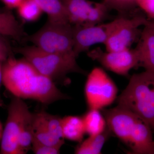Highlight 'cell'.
<instances>
[{
	"instance_id": "6da1fadb",
	"label": "cell",
	"mask_w": 154,
	"mask_h": 154,
	"mask_svg": "<svg viewBox=\"0 0 154 154\" xmlns=\"http://www.w3.org/2000/svg\"><path fill=\"white\" fill-rule=\"evenodd\" d=\"M3 84L15 97L44 105L69 99L52 80L42 74L27 60L16 58L13 54L3 63Z\"/></svg>"
},
{
	"instance_id": "7a4b0ae2",
	"label": "cell",
	"mask_w": 154,
	"mask_h": 154,
	"mask_svg": "<svg viewBox=\"0 0 154 154\" xmlns=\"http://www.w3.org/2000/svg\"><path fill=\"white\" fill-rule=\"evenodd\" d=\"M108 129L126 145L133 153L154 154L150 127L130 110L117 105L103 110Z\"/></svg>"
},
{
	"instance_id": "3957f363",
	"label": "cell",
	"mask_w": 154,
	"mask_h": 154,
	"mask_svg": "<svg viewBox=\"0 0 154 154\" xmlns=\"http://www.w3.org/2000/svg\"><path fill=\"white\" fill-rule=\"evenodd\" d=\"M117 101L118 106L138 116L154 131V72L145 70L133 75Z\"/></svg>"
},
{
	"instance_id": "277c9868",
	"label": "cell",
	"mask_w": 154,
	"mask_h": 154,
	"mask_svg": "<svg viewBox=\"0 0 154 154\" xmlns=\"http://www.w3.org/2000/svg\"><path fill=\"white\" fill-rule=\"evenodd\" d=\"M15 51L23 56L42 74L54 82L66 79L72 73L85 75L78 63L74 53H55L44 51L35 45L17 48Z\"/></svg>"
},
{
	"instance_id": "5b68a950",
	"label": "cell",
	"mask_w": 154,
	"mask_h": 154,
	"mask_svg": "<svg viewBox=\"0 0 154 154\" xmlns=\"http://www.w3.org/2000/svg\"><path fill=\"white\" fill-rule=\"evenodd\" d=\"M24 42H30L39 49L47 52H74L73 27L69 23H58L48 20L37 32L27 35Z\"/></svg>"
},
{
	"instance_id": "8992f818",
	"label": "cell",
	"mask_w": 154,
	"mask_h": 154,
	"mask_svg": "<svg viewBox=\"0 0 154 154\" xmlns=\"http://www.w3.org/2000/svg\"><path fill=\"white\" fill-rule=\"evenodd\" d=\"M85 92L89 109L101 110L117 99L118 89L104 70L96 67L88 75Z\"/></svg>"
},
{
	"instance_id": "52a82bcc",
	"label": "cell",
	"mask_w": 154,
	"mask_h": 154,
	"mask_svg": "<svg viewBox=\"0 0 154 154\" xmlns=\"http://www.w3.org/2000/svg\"><path fill=\"white\" fill-rule=\"evenodd\" d=\"M116 20L115 27L104 44L107 51H118L130 48L139 39L142 31L140 28L144 26L149 21L141 15L131 18L119 17Z\"/></svg>"
},
{
	"instance_id": "ba28073f",
	"label": "cell",
	"mask_w": 154,
	"mask_h": 154,
	"mask_svg": "<svg viewBox=\"0 0 154 154\" xmlns=\"http://www.w3.org/2000/svg\"><path fill=\"white\" fill-rule=\"evenodd\" d=\"M69 23L72 25L89 26L103 23L109 10L104 3L89 0H62Z\"/></svg>"
},
{
	"instance_id": "9c48e42d",
	"label": "cell",
	"mask_w": 154,
	"mask_h": 154,
	"mask_svg": "<svg viewBox=\"0 0 154 154\" xmlns=\"http://www.w3.org/2000/svg\"><path fill=\"white\" fill-rule=\"evenodd\" d=\"M88 55L91 59L99 62L104 68L124 76H128L131 70L139 64L138 54L135 48L105 51L97 47L88 51Z\"/></svg>"
},
{
	"instance_id": "30bf717a",
	"label": "cell",
	"mask_w": 154,
	"mask_h": 154,
	"mask_svg": "<svg viewBox=\"0 0 154 154\" xmlns=\"http://www.w3.org/2000/svg\"><path fill=\"white\" fill-rule=\"evenodd\" d=\"M27 104L14 96L9 105L5 126L1 141L0 154H22L19 145L22 114Z\"/></svg>"
},
{
	"instance_id": "8fae6325",
	"label": "cell",
	"mask_w": 154,
	"mask_h": 154,
	"mask_svg": "<svg viewBox=\"0 0 154 154\" xmlns=\"http://www.w3.org/2000/svg\"><path fill=\"white\" fill-rule=\"evenodd\" d=\"M116 23L111 22L96 25L73 27V52L77 57L82 53L89 51L90 48L97 44H105Z\"/></svg>"
},
{
	"instance_id": "7c38bea8",
	"label": "cell",
	"mask_w": 154,
	"mask_h": 154,
	"mask_svg": "<svg viewBox=\"0 0 154 154\" xmlns=\"http://www.w3.org/2000/svg\"><path fill=\"white\" fill-rule=\"evenodd\" d=\"M149 22L144 26L135 49L139 59V66L154 72V33Z\"/></svg>"
},
{
	"instance_id": "4fadbf2b",
	"label": "cell",
	"mask_w": 154,
	"mask_h": 154,
	"mask_svg": "<svg viewBox=\"0 0 154 154\" xmlns=\"http://www.w3.org/2000/svg\"><path fill=\"white\" fill-rule=\"evenodd\" d=\"M26 36L22 25L11 10L6 8L0 11V37H10L24 42Z\"/></svg>"
},
{
	"instance_id": "5bb4252c",
	"label": "cell",
	"mask_w": 154,
	"mask_h": 154,
	"mask_svg": "<svg viewBox=\"0 0 154 154\" xmlns=\"http://www.w3.org/2000/svg\"><path fill=\"white\" fill-rule=\"evenodd\" d=\"M63 134L65 139L81 143L86 134L82 117L68 116L61 119Z\"/></svg>"
},
{
	"instance_id": "9a60e30c",
	"label": "cell",
	"mask_w": 154,
	"mask_h": 154,
	"mask_svg": "<svg viewBox=\"0 0 154 154\" xmlns=\"http://www.w3.org/2000/svg\"><path fill=\"white\" fill-rule=\"evenodd\" d=\"M33 137V113L26 105L22 114L19 138V147L22 154L27 153L31 149Z\"/></svg>"
},
{
	"instance_id": "2e32d148",
	"label": "cell",
	"mask_w": 154,
	"mask_h": 154,
	"mask_svg": "<svg viewBox=\"0 0 154 154\" xmlns=\"http://www.w3.org/2000/svg\"><path fill=\"white\" fill-rule=\"evenodd\" d=\"M42 12L46 14L48 20L58 23H69L66 10L62 0H35Z\"/></svg>"
},
{
	"instance_id": "e0dca14e",
	"label": "cell",
	"mask_w": 154,
	"mask_h": 154,
	"mask_svg": "<svg viewBox=\"0 0 154 154\" xmlns=\"http://www.w3.org/2000/svg\"><path fill=\"white\" fill-rule=\"evenodd\" d=\"M112 134L107 127L100 134L89 136V137L80 143L75 149L77 154H99L105 143Z\"/></svg>"
},
{
	"instance_id": "ac0fdd59",
	"label": "cell",
	"mask_w": 154,
	"mask_h": 154,
	"mask_svg": "<svg viewBox=\"0 0 154 154\" xmlns=\"http://www.w3.org/2000/svg\"><path fill=\"white\" fill-rule=\"evenodd\" d=\"M82 118L86 134L89 136L100 134L107 128L106 119L100 110L89 109Z\"/></svg>"
},
{
	"instance_id": "d6986e66",
	"label": "cell",
	"mask_w": 154,
	"mask_h": 154,
	"mask_svg": "<svg viewBox=\"0 0 154 154\" xmlns=\"http://www.w3.org/2000/svg\"><path fill=\"white\" fill-rule=\"evenodd\" d=\"M36 113L45 127L53 137L58 140L64 141L62 128L61 118L45 111H39Z\"/></svg>"
},
{
	"instance_id": "ffe728a7",
	"label": "cell",
	"mask_w": 154,
	"mask_h": 154,
	"mask_svg": "<svg viewBox=\"0 0 154 154\" xmlns=\"http://www.w3.org/2000/svg\"><path fill=\"white\" fill-rule=\"evenodd\" d=\"M17 9L20 18L27 22L37 21L43 13L35 0H24Z\"/></svg>"
},
{
	"instance_id": "44dd1931",
	"label": "cell",
	"mask_w": 154,
	"mask_h": 154,
	"mask_svg": "<svg viewBox=\"0 0 154 154\" xmlns=\"http://www.w3.org/2000/svg\"><path fill=\"white\" fill-rule=\"evenodd\" d=\"M102 2L109 10H116L122 14L130 13L137 6L136 0H102Z\"/></svg>"
},
{
	"instance_id": "7402d4cb",
	"label": "cell",
	"mask_w": 154,
	"mask_h": 154,
	"mask_svg": "<svg viewBox=\"0 0 154 154\" xmlns=\"http://www.w3.org/2000/svg\"><path fill=\"white\" fill-rule=\"evenodd\" d=\"M61 147L45 144L33 138L31 149L34 154H57L60 152Z\"/></svg>"
},
{
	"instance_id": "603a6c76",
	"label": "cell",
	"mask_w": 154,
	"mask_h": 154,
	"mask_svg": "<svg viewBox=\"0 0 154 154\" xmlns=\"http://www.w3.org/2000/svg\"><path fill=\"white\" fill-rule=\"evenodd\" d=\"M136 4L145 12L149 19L154 20V0H136Z\"/></svg>"
},
{
	"instance_id": "cb8c5ba5",
	"label": "cell",
	"mask_w": 154,
	"mask_h": 154,
	"mask_svg": "<svg viewBox=\"0 0 154 154\" xmlns=\"http://www.w3.org/2000/svg\"><path fill=\"white\" fill-rule=\"evenodd\" d=\"M12 49L5 37H0V61L5 62L12 55Z\"/></svg>"
},
{
	"instance_id": "d4e9b609",
	"label": "cell",
	"mask_w": 154,
	"mask_h": 154,
	"mask_svg": "<svg viewBox=\"0 0 154 154\" xmlns=\"http://www.w3.org/2000/svg\"><path fill=\"white\" fill-rule=\"evenodd\" d=\"M9 10L17 9L24 0H0Z\"/></svg>"
},
{
	"instance_id": "484cf974",
	"label": "cell",
	"mask_w": 154,
	"mask_h": 154,
	"mask_svg": "<svg viewBox=\"0 0 154 154\" xmlns=\"http://www.w3.org/2000/svg\"><path fill=\"white\" fill-rule=\"evenodd\" d=\"M4 62L0 61V107L4 105V102L1 95V88L3 84V63Z\"/></svg>"
},
{
	"instance_id": "4316f807",
	"label": "cell",
	"mask_w": 154,
	"mask_h": 154,
	"mask_svg": "<svg viewBox=\"0 0 154 154\" xmlns=\"http://www.w3.org/2000/svg\"><path fill=\"white\" fill-rule=\"evenodd\" d=\"M3 129H4V128H3L2 125L0 121V142H1L2 136Z\"/></svg>"
},
{
	"instance_id": "83f0119b",
	"label": "cell",
	"mask_w": 154,
	"mask_h": 154,
	"mask_svg": "<svg viewBox=\"0 0 154 154\" xmlns=\"http://www.w3.org/2000/svg\"><path fill=\"white\" fill-rule=\"evenodd\" d=\"M150 25L151 26L152 29L154 33V20H152V21H149Z\"/></svg>"
},
{
	"instance_id": "f1b7e54d",
	"label": "cell",
	"mask_w": 154,
	"mask_h": 154,
	"mask_svg": "<svg viewBox=\"0 0 154 154\" xmlns=\"http://www.w3.org/2000/svg\"><path fill=\"white\" fill-rule=\"evenodd\" d=\"M3 9H1V8H0V11H2V10H3Z\"/></svg>"
},
{
	"instance_id": "f546056e",
	"label": "cell",
	"mask_w": 154,
	"mask_h": 154,
	"mask_svg": "<svg viewBox=\"0 0 154 154\" xmlns=\"http://www.w3.org/2000/svg\"></svg>"
}]
</instances>
